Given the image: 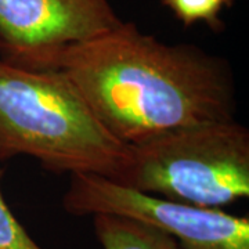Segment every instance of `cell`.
<instances>
[{
	"label": "cell",
	"instance_id": "cell-1",
	"mask_svg": "<svg viewBox=\"0 0 249 249\" xmlns=\"http://www.w3.org/2000/svg\"><path fill=\"white\" fill-rule=\"evenodd\" d=\"M53 70L71 80L124 145L235 115V86L224 58L198 46L165 43L133 22L65 47Z\"/></svg>",
	"mask_w": 249,
	"mask_h": 249
},
{
	"label": "cell",
	"instance_id": "cell-2",
	"mask_svg": "<svg viewBox=\"0 0 249 249\" xmlns=\"http://www.w3.org/2000/svg\"><path fill=\"white\" fill-rule=\"evenodd\" d=\"M129 152L62 72L0 58V160L28 155L52 172L94 173L118 181Z\"/></svg>",
	"mask_w": 249,
	"mask_h": 249
},
{
	"label": "cell",
	"instance_id": "cell-3",
	"mask_svg": "<svg viewBox=\"0 0 249 249\" xmlns=\"http://www.w3.org/2000/svg\"><path fill=\"white\" fill-rule=\"evenodd\" d=\"M129 150L122 186L216 209L249 196V132L235 119L176 129Z\"/></svg>",
	"mask_w": 249,
	"mask_h": 249
},
{
	"label": "cell",
	"instance_id": "cell-4",
	"mask_svg": "<svg viewBox=\"0 0 249 249\" xmlns=\"http://www.w3.org/2000/svg\"><path fill=\"white\" fill-rule=\"evenodd\" d=\"M76 216L115 214L154 227L183 249H249V219L151 196L94 173H73L62 198Z\"/></svg>",
	"mask_w": 249,
	"mask_h": 249
},
{
	"label": "cell",
	"instance_id": "cell-5",
	"mask_svg": "<svg viewBox=\"0 0 249 249\" xmlns=\"http://www.w3.org/2000/svg\"><path fill=\"white\" fill-rule=\"evenodd\" d=\"M121 22L108 0H0V58L31 70H53L65 47Z\"/></svg>",
	"mask_w": 249,
	"mask_h": 249
},
{
	"label": "cell",
	"instance_id": "cell-6",
	"mask_svg": "<svg viewBox=\"0 0 249 249\" xmlns=\"http://www.w3.org/2000/svg\"><path fill=\"white\" fill-rule=\"evenodd\" d=\"M94 232L103 249H183L173 237L115 214H94Z\"/></svg>",
	"mask_w": 249,
	"mask_h": 249
},
{
	"label": "cell",
	"instance_id": "cell-7",
	"mask_svg": "<svg viewBox=\"0 0 249 249\" xmlns=\"http://www.w3.org/2000/svg\"><path fill=\"white\" fill-rule=\"evenodd\" d=\"M160 3L184 27L202 22L213 31H220L222 13L231 7L234 0H160Z\"/></svg>",
	"mask_w": 249,
	"mask_h": 249
},
{
	"label": "cell",
	"instance_id": "cell-8",
	"mask_svg": "<svg viewBox=\"0 0 249 249\" xmlns=\"http://www.w3.org/2000/svg\"><path fill=\"white\" fill-rule=\"evenodd\" d=\"M1 178V170H0ZM0 249H43L29 235L6 204L0 187Z\"/></svg>",
	"mask_w": 249,
	"mask_h": 249
}]
</instances>
